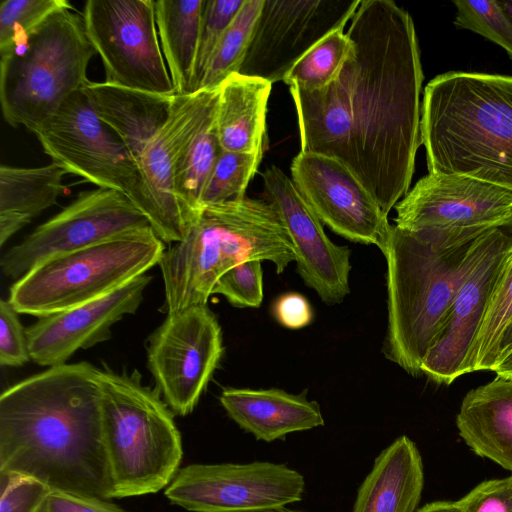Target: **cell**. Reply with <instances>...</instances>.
I'll use <instances>...</instances> for the list:
<instances>
[{
	"instance_id": "obj_31",
	"label": "cell",
	"mask_w": 512,
	"mask_h": 512,
	"mask_svg": "<svg viewBox=\"0 0 512 512\" xmlns=\"http://www.w3.org/2000/svg\"><path fill=\"white\" fill-rule=\"evenodd\" d=\"M512 321V253L490 300L472 354L473 372L492 371L499 359V346Z\"/></svg>"
},
{
	"instance_id": "obj_33",
	"label": "cell",
	"mask_w": 512,
	"mask_h": 512,
	"mask_svg": "<svg viewBox=\"0 0 512 512\" xmlns=\"http://www.w3.org/2000/svg\"><path fill=\"white\" fill-rule=\"evenodd\" d=\"M67 0H4L0 5V56L7 54L52 14L72 9Z\"/></svg>"
},
{
	"instance_id": "obj_1",
	"label": "cell",
	"mask_w": 512,
	"mask_h": 512,
	"mask_svg": "<svg viewBox=\"0 0 512 512\" xmlns=\"http://www.w3.org/2000/svg\"><path fill=\"white\" fill-rule=\"evenodd\" d=\"M349 56L325 88L289 87L302 152L347 166L383 212L408 193L421 145L423 71L414 22L392 0H361Z\"/></svg>"
},
{
	"instance_id": "obj_37",
	"label": "cell",
	"mask_w": 512,
	"mask_h": 512,
	"mask_svg": "<svg viewBox=\"0 0 512 512\" xmlns=\"http://www.w3.org/2000/svg\"><path fill=\"white\" fill-rule=\"evenodd\" d=\"M0 512H40L51 489L41 481L0 471Z\"/></svg>"
},
{
	"instance_id": "obj_7",
	"label": "cell",
	"mask_w": 512,
	"mask_h": 512,
	"mask_svg": "<svg viewBox=\"0 0 512 512\" xmlns=\"http://www.w3.org/2000/svg\"><path fill=\"white\" fill-rule=\"evenodd\" d=\"M82 16L52 14L0 56V103L5 121L33 132L72 94L82 90L95 54Z\"/></svg>"
},
{
	"instance_id": "obj_3",
	"label": "cell",
	"mask_w": 512,
	"mask_h": 512,
	"mask_svg": "<svg viewBox=\"0 0 512 512\" xmlns=\"http://www.w3.org/2000/svg\"><path fill=\"white\" fill-rule=\"evenodd\" d=\"M493 228L407 230L392 225L381 249L388 310L383 352L408 374H421L423 359Z\"/></svg>"
},
{
	"instance_id": "obj_38",
	"label": "cell",
	"mask_w": 512,
	"mask_h": 512,
	"mask_svg": "<svg viewBox=\"0 0 512 512\" xmlns=\"http://www.w3.org/2000/svg\"><path fill=\"white\" fill-rule=\"evenodd\" d=\"M30 358L26 329L9 300H0V364L18 367Z\"/></svg>"
},
{
	"instance_id": "obj_4",
	"label": "cell",
	"mask_w": 512,
	"mask_h": 512,
	"mask_svg": "<svg viewBox=\"0 0 512 512\" xmlns=\"http://www.w3.org/2000/svg\"><path fill=\"white\" fill-rule=\"evenodd\" d=\"M421 144L429 173L512 191V76L449 71L424 88Z\"/></svg>"
},
{
	"instance_id": "obj_30",
	"label": "cell",
	"mask_w": 512,
	"mask_h": 512,
	"mask_svg": "<svg viewBox=\"0 0 512 512\" xmlns=\"http://www.w3.org/2000/svg\"><path fill=\"white\" fill-rule=\"evenodd\" d=\"M344 29H338L313 46L287 73L283 82L302 91L328 86L340 73L352 48Z\"/></svg>"
},
{
	"instance_id": "obj_42",
	"label": "cell",
	"mask_w": 512,
	"mask_h": 512,
	"mask_svg": "<svg viewBox=\"0 0 512 512\" xmlns=\"http://www.w3.org/2000/svg\"><path fill=\"white\" fill-rule=\"evenodd\" d=\"M416 512H463V510L457 501H435L426 504Z\"/></svg>"
},
{
	"instance_id": "obj_10",
	"label": "cell",
	"mask_w": 512,
	"mask_h": 512,
	"mask_svg": "<svg viewBox=\"0 0 512 512\" xmlns=\"http://www.w3.org/2000/svg\"><path fill=\"white\" fill-rule=\"evenodd\" d=\"M82 18L105 82L176 95L161 51L154 0H88Z\"/></svg>"
},
{
	"instance_id": "obj_9",
	"label": "cell",
	"mask_w": 512,
	"mask_h": 512,
	"mask_svg": "<svg viewBox=\"0 0 512 512\" xmlns=\"http://www.w3.org/2000/svg\"><path fill=\"white\" fill-rule=\"evenodd\" d=\"M33 133L52 162L97 188L125 194L146 214L147 201L138 162L117 134L98 117L82 90L69 96Z\"/></svg>"
},
{
	"instance_id": "obj_11",
	"label": "cell",
	"mask_w": 512,
	"mask_h": 512,
	"mask_svg": "<svg viewBox=\"0 0 512 512\" xmlns=\"http://www.w3.org/2000/svg\"><path fill=\"white\" fill-rule=\"evenodd\" d=\"M223 350L221 326L207 305L167 313L149 336L147 367L174 414L194 410Z\"/></svg>"
},
{
	"instance_id": "obj_25",
	"label": "cell",
	"mask_w": 512,
	"mask_h": 512,
	"mask_svg": "<svg viewBox=\"0 0 512 512\" xmlns=\"http://www.w3.org/2000/svg\"><path fill=\"white\" fill-rule=\"evenodd\" d=\"M272 84L235 73L219 87L216 126L224 151L264 152L266 113Z\"/></svg>"
},
{
	"instance_id": "obj_41",
	"label": "cell",
	"mask_w": 512,
	"mask_h": 512,
	"mask_svg": "<svg viewBox=\"0 0 512 512\" xmlns=\"http://www.w3.org/2000/svg\"><path fill=\"white\" fill-rule=\"evenodd\" d=\"M272 311L277 322L288 329L306 327L314 316L307 298L296 292L279 296L273 304Z\"/></svg>"
},
{
	"instance_id": "obj_2",
	"label": "cell",
	"mask_w": 512,
	"mask_h": 512,
	"mask_svg": "<svg viewBox=\"0 0 512 512\" xmlns=\"http://www.w3.org/2000/svg\"><path fill=\"white\" fill-rule=\"evenodd\" d=\"M98 368L48 367L0 396V471L51 490L114 498L103 440Z\"/></svg>"
},
{
	"instance_id": "obj_17",
	"label": "cell",
	"mask_w": 512,
	"mask_h": 512,
	"mask_svg": "<svg viewBox=\"0 0 512 512\" xmlns=\"http://www.w3.org/2000/svg\"><path fill=\"white\" fill-rule=\"evenodd\" d=\"M291 179L322 224L352 242L382 249L392 225L360 179L339 160L300 151Z\"/></svg>"
},
{
	"instance_id": "obj_15",
	"label": "cell",
	"mask_w": 512,
	"mask_h": 512,
	"mask_svg": "<svg viewBox=\"0 0 512 512\" xmlns=\"http://www.w3.org/2000/svg\"><path fill=\"white\" fill-rule=\"evenodd\" d=\"M511 253L512 224L493 228L423 359L421 373L430 380L438 384H451L459 376L473 372V348Z\"/></svg>"
},
{
	"instance_id": "obj_22",
	"label": "cell",
	"mask_w": 512,
	"mask_h": 512,
	"mask_svg": "<svg viewBox=\"0 0 512 512\" xmlns=\"http://www.w3.org/2000/svg\"><path fill=\"white\" fill-rule=\"evenodd\" d=\"M82 91L98 117L110 127L138 162L168 120L176 95H160L107 82H89Z\"/></svg>"
},
{
	"instance_id": "obj_21",
	"label": "cell",
	"mask_w": 512,
	"mask_h": 512,
	"mask_svg": "<svg viewBox=\"0 0 512 512\" xmlns=\"http://www.w3.org/2000/svg\"><path fill=\"white\" fill-rule=\"evenodd\" d=\"M219 400L241 429L264 442L324 425L319 404L308 400L305 392L291 394L278 388L227 387Z\"/></svg>"
},
{
	"instance_id": "obj_8",
	"label": "cell",
	"mask_w": 512,
	"mask_h": 512,
	"mask_svg": "<svg viewBox=\"0 0 512 512\" xmlns=\"http://www.w3.org/2000/svg\"><path fill=\"white\" fill-rule=\"evenodd\" d=\"M165 243L152 227L52 258L16 280L9 301L38 318L97 299L157 265Z\"/></svg>"
},
{
	"instance_id": "obj_34",
	"label": "cell",
	"mask_w": 512,
	"mask_h": 512,
	"mask_svg": "<svg viewBox=\"0 0 512 512\" xmlns=\"http://www.w3.org/2000/svg\"><path fill=\"white\" fill-rule=\"evenodd\" d=\"M457 29L470 30L501 46L512 61V17L500 1L455 0Z\"/></svg>"
},
{
	"instance_id": "obj_6",
	"label": "cell",
	"mask_w": 512,
	"mask_h": 512,
	"mask_svg": "<svg viewBox=\"0 0 512 512\" xmlns=\"http://www.w3.org/2000/svg\"><path fill=\"white\" fill-rule=\"evenodd\" d=\"M103 440L114 498L156 493L178 472L183 448L174 413L139 371H97Z\"/></svg>"
},
{
	"instance_id": "obj_32",
	"label": "cell",
	"mask_w": 512,
	"mask_h": 512,
	"mask_svg": "<svg viewBox=\"0 0 512 512\" xmlns=\"http://www.w3.org/2000/svg\"><path fill=\"white\" fill-rule=\"evenodd\" d=\"M263 151H222L200 196V207L242 201L250 180L261 163Z\"/></svg>"
},
{
	"instance_id": "obj_20",
	"label": "cell",
	"mask_w": 512,
	"mask_h": 512,
	"mask_svg": "<svg viewBox=\"0 0 512 512\" xmlns=\"http://www.w3.org/2000/svg\"><path fill=\"white\" fill-rule=\"evenodd\" d=\"M151 280L145 273L90 302L40 317L26 328L31 360L58 366L79 349L107 341L114 324L138 310Z\"/></svg>"
},
{
	"instance_id": "obj_5",
	"label": "cell",
	"mask_w": 512,
	"mask_h": 512,
	"mask_svg": "<svg viewBox=\"0 0 512 512\" xmlns=\"http://www.w3.org/2000/svg\"><path fill=\"white\" fill-rule=\"evenodd\" d=\"M251 260L270 261L281 274L295 261L291 239L273 205L242 201L204 206L179 242L165 250L160 266L166 313L207 305L219 278Z\"/></svg>"
},
{
	"instance_id": "obj_16",
	"label": "cell",
	"mask_w": 512,
	"mask_h": 512,
	"mask_svg": "<svg viewBox=\"0 0 512 512\" xmlns=\"http://www.w3.org/2000/svg\"><path fill=\"white\" fill-rule=\"evenodd\" d=\"M219 88L176 95L171 114L138 160L147 201L146 217L164 243L182 240L189 224L175 195L179 163L206 119L217 107Z\"/></svg>"
},
{
	"instance_id": "obj_29",
	"label": "cell",
	"mask_w": 512,
	"mask_h": 512,
	"mask_svg": "<svg viewBox=\"0 0 512 512\" xmlns=\"http://www.w3.org/2000/svg\"><path fill=\"white\" fill-rule=\"evenodd\" d=\"M264 0H245L214 51L199 90H215L238 73L247 54ZM198 90V91H199Z\"/></svg>"
},
{
	"instance_id": "obj_35",
	"label": "cell",
	"mask_w": 512,
	"mask_h": 512,
	"mask_svg": "<svg viewBox=\"0 0 512 512\" xmlns=\"http://www.w3.org/2000/svg\"><path fill=\"white\" fill-rule=\"evenodd\" d=\"M245 0H205L196 61L197 91L209 61Z\"/></svg>"
},
{
	"instance_id": "obj_44",
	"label": "cell",
	"mask_w": 512,
	"mask_h": 512,
	"mask_svg": "<svg viewBox=\"0 0 512 512\" xmlns=\"http://www.w3.org/2000/svg\"><path fill=\"white\" fill-rule=\"evenodd\" d=\"M511 347H512V321L510 322L507 329L505 330L501 344L499 346V359Z\"/></svg>"
},
{
	"instance_id": "obj_43",
	"label": "cell",
	"mask_w": 512,
	"mask_h": 512,
	"mask_svg": "<svg viewBox=\"0 0 512 512\" xmlns=\"http://www.w3.org/2000/svg\"><path fill=\"white\" fill-rule=\"evenodd\" d=\"M492 371L497 376L512 378V347L501 356Z\"/></svg>"
},
{
	"instance_id": "obj_26",
	"label": "cell",
	"mask_w": 512,
	"mask_h": 512,
	"mask_svg": "<svg viewBox=\"0 0 512 512\" xmlns=\"http://www.w3.org/2000/svg\"><path fill=\"white\" fill-rule=\"evenodd\" d=\"M68 172L58 163L39 167L0 166V245L57 203Z\"/></svg>"
},
{
	"instance_id": "obj_27",
	"label": "cell",
	"mask_w": 512,
	"mask_h": 512,
	"mask_svg": "<svg viewBox=\"0 0 512 512\" xmlns=\"http://www.w3.org/2000/svg\"><path fill=\"white\" fill-rule=\"evenodd\" d=\"M205 0H154L161 51L176 95L197 92L196 61Z\"/></svg>"
},
{
	"instance_id": "obj_28",
	"label": "cell",
	"mask_w": 512,
	"mask_h": 512,
	"mask_svg": "<svg viewBox=\"0 0 512 512\" xmlns=\"http://www.w3.org/2000/svg\"><path fill=\"white\" fill-rule=\"evenodd\" d=\"M216 109L187 147L175 175V195L189 226L201 210V192L223 151L216 126Z\"/></svg>"
},
{
	"instance_id": "obj_45",
	"label": "cell",
	"mask_w": 512,
	"mask_h": 512,
	"mask_svg": "<svg viewBox=\"0 0 512 512\" xmlns=\"http://www.w3.org/2000/svg\"><path fill=\"white\" fill-rule=\"evenodd\" d=\"M236 512H303L298 510H292L286 508L285 506H277V507H266V508H258L244 511H236Z\"/></svg>"
},
{
	"instance_id": "obj_13",
	"label": "cell",
	"mask_w": 512,
	"mask_h": 512,
	"mask_svg": "<svg viewBox=\"0 0 512 512\" xmlns=\"http://www.w3.org/2000/svg\"><path fill=\"white\" fill-rule=\"evenodd\" d=\"M304 489L303 475L285 464H190L178 470L165 496L192 512H236L298 502Z\"/></svg>"
},
{
	"instance_id": "obj_36",
	"label": "cell",
	"mask_w": 512,
	"mask_h": 512,
	"mask_svg": "<svg viewBox=\"0 0 512 512\" xmlns=\"http://www.w3.org/2000/svg\"><path fill=\"white\" fill-rule=\"evenodd\" d=\"M262 261L251 260L225 272L212 294H221L234 307L258 308L263 301Z\"/></svg>"
},
{
	"instance_id": "obj_46",
	"label": "cell",
	"mask_w": 512,
	"mask_h": 512,
	"mask_svg": "<svg viewBox=\"0 0 512 512\" xmlns=\"http://www.w3.org/2000/svg\"><path fill=\"white\" fill-rule=\"evenodd\" d=\"M503 8L508 12V14L512 17V0L511 1H500Z\"/></svg>"
},
{
	"instance_id": "obj_40",
	"label": "cell",
	"mask_w": 512,
	"mask_h": 512,
	"mask_svg": "<svg viewBox=\"0 0 512 512\" xmlns=\"http://www.w3.org/2000/svg\"><path fill=\"white\" fill-rule=\"evenodd\" d=\"M40 512H127L116 504L93 496L51 490Z\"/></svg>"
},
{
	"instance_id": "obj_39",
	"label": "cell",
	"mask_w": 512,
	"mask_h": 512,
	"mask_svg": "<svg viewBox=\"0 0 512 512\" xmlns=\"http://www.w3.org/2000/svg\"><path fill=\"white\" fill-rule=\"evenodd\" d=\"M457 502L463 512H512V474L478 484Z\"/></svg>"
},
{
	"instance_id": "obj_14",
	"label": "cell",
	"mask_w": 512,
	"mask_h": 512,
	"mask_svg": "<svg viewBox=\"0 0 512 512\" xmlns=\"http://www.w3.org/2000/svg\"><path fill=\"white\" fill-rule=\"evenodd\" d=\"M361 0H264L238 73L271 84L329 33L344 29Z\"/></svg>"
},
{
	"instance_id": "obj_12",
	"label": "cell",
	"mask_w": 512,
	"mask_h": 512,
	"mask_svg": "<svg viewBox=\"0 0 512 512\" xmlns=\"http://www.w3.org/2000/svg\"><path fill=\"white\" fill-rule=\"evenodd\" d=\"M146 227H151L148 219L125 194L106 188L85 191L9 248L0 267L7 278L18 280L52 258Z\"/></svg>"
},
{
	"instance_id": "obj_24",
	"label": "cell",
	"mask_w": 512,
	"mask_h": 512,
	"mask_svg": "<svg viewBox=\"0 0 512 512\" xmlns=\"http://www.w3.org/2000/svg\"><path fill=\"white\" fill-rule=\"evenodd\" d=\"M423 487L420 452L402 435L376 457L357 491L352 512H416Z\"/></svg>"
},
{
	"instance_id": "obj_19",
	"label": "cell",
	"mask_w": 512,
	"mask_h": 512,
	"mask_svg": "<svg viewBox=\"0 0 512 512\" xmlns=\"http://www.w3.org/2000/svg\"><path fill=\"white\" fill-rule=\"evenodd\" d=\"M262 179L266 200L291 239L298 274L324 303H341L350 292V249L328 238L322 222L280 168H266Z\"/></svg>"
},
{
	"instance_id": "obj_23",
	"label": "cell",
	"mask_w": 512,
	"mask_h": 512,
	"mask_svg": "<svg viewBox=\"0 0 512 512\" xmlns=\"http://www.w3.org/2000/svg\"><path fill=\"white\" fill-rule=\"evenodd\" d=\"M460 437L478 456L512 473V378L470 390L456 416Z\"/></svg>"
},
{
	"instance_id": "obj_18",
	"label": "cell",
	"mask_w": 512,
	"mask_h": 512,
	"mask_svg": "<svg viewBox=\"0 0 512 512\" xmlns=\"http://www.w3.org/2000/svg\"><path fill=\"white\" fill-rule=\"evenodd\" d=\"M407 230L493 228L512 224V191L482 180L428 173L396 204Z\"/></svg>"
}]
</instances>
